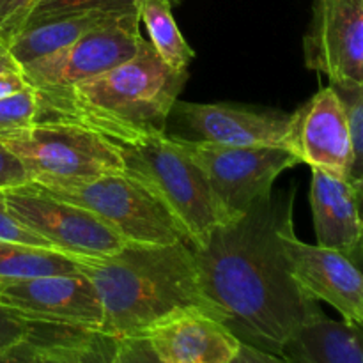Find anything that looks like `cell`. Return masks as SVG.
Returning <instances> with one entry per match:
<instances>
[{"label": "cell", "instance_id": "1", "mask_svg": "<svg viewBox=\"0 0 363 363\" xmlns=\"http://www.w3.org/2000/svg\"><path fill=\"white\" fill-rule=\"evenodd\" d=\"M294 201L296 186L272 194L190 247L202 293L220 321L243 344L273 354L325 314L293 279L284 250Z\"/></svg>", "mask_w": 363, "mask_h": 363}, {"label": "cell", "instance_id": "2", "mask_svg": "<svg viewBox=\"0 0 363 363\" xmlns=\"http://www.w3.org/2000/svg\"><path fill=\"white\" fill-rule=\"evenodd\" d=\"M98 291L103 307L99 332L113 339L140 337L167 315L202 308L218 318L202 293L186 241L174 245H126L106 257H77Z\"/></svg>", "mask_w": 363, "mask_h": 363}, {"label": "cell", "instance_id": "3", "mask_svg": "<svg viewBox=\"0 0 363 363\" xmlns=\"http://www.w3.org/2000/svg\"><path fill=\"white\" fill-rule=\"evenodd\" d=\"M188 71L167 66L151 43L126 62L60 92L38 94V119L66 121L105 138L167 133Z\"/></svg>", "mask_w": 363, "mask_h": 363}, {"label": "cell", "instance_id": "4", "mask_svg": "<svg viewBox=\"0 0 363 363\" xmlns=\"http://www.w3.org/2000/svg\"><path fill=\"white\" fill-rule=\"evenodd\" d=\"M106 140L116 145L124 170L162 199L183 227L190 247L201 245L216 227L230 222L181 137L147 133Z\"/></svg>", "mask_w": 363, "mask_h": 363}, {"label": "cell", "instance_id": "5", "mask_svg": "<svg viewBox=\"0 0 363 363\" xmlns=\"http://www.w3.org/2000/svg\"><path fill=\"white\" fill-rule=\"evenodd\" d=\"M30 183L87 209L128 245L188 243L183 227L162 199L144 181L126 170L87 179H35Z\"/></svg>", "mask_w": 363, "mask_h": 363}, {"label": "cell", "instance_id": "6", "mask_svg": "<svg viewBox=\"0 0 363 363\" xmlns=\"http://www.w3.org/2000/svg\"><path fill=\"white\" fill-rule=\"evenodd\" d=\"M35 179H87L123 172L116 145L103 135L66 121L35 119L28 126L0 135Z\"/></svg>", "mask_w": 363, "mask_h": 363}, {"label": "cell", "instance_id": "7", "mask_svg": "<svg viewBox=\"0 0 363 363\" xmlns=\"http://www.w3.org/2000/svg\"><path fill=\"white\" fill-rule=\"evenodd\" d=\"M183 144L230 220L268 199L277 177L300 163L287 147H238L186 138Z\"/></svg>", "mask_w": 363, "mask_h": 363}, {"label": "cell", "instance_id": "8", "mask_svg": "<svg viewBox=\"0 0 363 363\" xmlns=\"http://www.w3.org/2000/svg\"><path fill=\"white\" fill-rule=\"evenodd\" d=\"M4 197L11 215L25 229L71 259L106 257L128 245L87 209L55 197L34 183L9 188Z\"/></svg>", "mask_w": 363, "mask_h": 363}, {"label": "cell", "instance_id": "9", "mask_svg": "<svg viewBox=\"0 0 363 363\" xmlns=\"http://www.w3.org/2000/svg\"><path fill=\"white\" fill-rule=\"evenodd\" d=\"M145 45L140 18L123 14L92 28L57 53L23 66L21 73L39 94L60 92L126 62Z\"/></svg>", "mask_w": 363, "mask_h": 363}, {"label": "cell", "instance_id": "10", "mask_svg": "<svg viewBox=\"0 0 363 363\" xmlns=\"http://www.w3.org/2000/svg\"><path fill=\"white\" fill-rule=\"evenodd\" d=\"M0 303L27 325L99 332L103 307L98 291L84 273L48 275L0 282Z\"/></svg>", "mask_w": 363, "mask_h": 363}, {"label": "cell", "instance_id": "11", "mask_svg": "<svg viewBox=\"0 0 363 363\" xmlns=\"http://www.w3.org/2000/svg\"><path fill=\"white\" fill-rule=\"evenodd\" d=\"M303 53L330 85H363V0H315Z\"/></svg>", "mask_w": 363, "mask_h": 363}, {"label": "cell", "instance_id": "12", "mask_svg": "<svg viewBox=\"0 0 363 363\" xmlns=\"http://www.w3.org/2000/svg\"><path fill=\"white\" fill-rule=\"evenodd\" d=\"M286 147L311 169L350 179L353 165L346 108L333 85L321 87L291 113Z\"/></svg>", "mask_w": 363, "mask_h": 363}, {"label": "cell", "instance_id": "13", "mask_svg": "<svg viewBox=\"0 0 363 363\" xmlns=\"http://www.w3.org/2000/svg\"><path fill=\"white\" fill-rule=\"evenodd\" d=\"M284 250L293 279L312 300L335 308L344 321L363 328V269L347 255L321 245L303 243L291 227Z\"/></svg>", "mask_w": 363, "mask_h": 363}, {"label": "cell", "instance_id": "14", "mask_svg": "<svg viewBox=\"0 0 363 363\" xmlns=\"http://www.w3.org/2000/svg\"><path fill=\"white\" fill-rule=\"evenodd\" d=\"M172 113L197 135L195 140L238 147H286L291 124V113L227 103L177 101Z\"/></svg>", "mask_w": 363, "mask_h": 363}, {"label": "cell", "instance_id": "15", "mask_svg": "<svg viewBox=\"0 0 363 363\" xmlns=\"http://www.w3.org/2000/svg\"><path fill=\"white\" fill-rule=\"evenodd\" d=\"M140 337L165 363H233L241 340L202 308H184L145 330Z\"/></svg>", "mask_w": 363, "mask_h": 363}, {"label": "cell", "instance_id": "16", "mask_svg": "<svg viewBox=\"0 0 363 363\" xmlns=\"http://www.w3.org/2000/svg\"><path fill=\"white\" fill-rule=\"evenodd\" d=\"M311 208L318 245L351 257L363 241L360 191L353 181L312 169Z\"/></svg>", "mask_w": 363, "mask_h": 363}, {"label": "cell", "instance_id": "17", "mask_svg": "<svg viewBox=\"0 0 363 363\" xmlns=\"http://www.w3.org/2000/svg\"><path fill=\"white\" fill-rule=\"evenodd\" d=\"M286 363H363V328L319 315L287 340Z\"/></svg>", "mask_w": 363, "mask_h": 363}, {"label": "cell", "instance_id": "18", "mask_svg": "<svg viewBox=\"0 0 363 363\" xmlns=\"http://www.w3.org/2000/svg\"><path fill=\"white\" fill-rule=\"evenodd\" d=\"M117 16H123V14L77 13L25 25L7 43L6 48L11 53V57L16 60L18 66H28V64L35 62L43 57H48L59 50L66 48V46L73 45L77 39L87 34L89 30Z\"/></svg>", "mask_w": 363, "mask_h": 363}, {"label": "cell", "instance_id": "19", "mask_svg": "<svg viewBox=\"0 0 363 363\" xmlns=\"http://www.w3.org/2000/svg\"><path fill=\"white\" fill-rule=\"evenodd\" d=\"M27 339L41 363H112L116 339L101 332L28 325Z\"/></svg>", "mask_w": 363, "mask_h": 363}, {"label": "cell", "instance_id": "20", "mask_svg": "<svg viewBox=\"0 0 363 363\" xmlns=\"http://www.w3.org/2000/svg\"><path fill=\"white\" fill-rule=\"evenodd\" d=\"M172 0H140L138 18L147 28L151 46L160 59L176 71H188L195 52L181 34L172 16Z\"/></svg>", "mask_w": 363, "mask_h": 363}, {"label": "cell", "instance_id": "21", "mask_svg": "<svg viewBox=\"0 0 363 363\" xmlns=\"http://www.w3.org/2000/svg\"><path fill=\"white\" fill-rule=\"evenodd\" d=\"M77 272V262L59 250L0 241V282H18Z\"/></svg>", "mask_w": 363, "mask_h": 363}, {"label": "cell", "instance_id": "22", "mask_svg": "<svg viewBox=\"0 0 363 363\" xmlns=\"http://www.w3.org/2000/svg\"><path fill=\"white\" fill-rule=\"evenodd\" d=\"M172 2L179 4V0H172ZM138 6H140V0H39L25 25L77 13L135 14L138 16Z\"/></svg>", "mask_w": 363, "mask_h": 363}, {"label": "cell", "instance_id": "23", "mask_svg": "<svg viewBox=\"0 0 363 363\" xmlns=\"http://www.w3.org/2000/svg\"><path fill=\"white\" fill-rule=\"evenodd\" d=\"M335 91L339 92L344 108H346L351 145H353V165H351L350 181L360 184L363 181V85L360 87H335Z\"/></svg>", "mask_w": 363, "mask_h": 363}, {"label": "cell", "instance_id": "24", "mask_svg": "<svg viewBox=\"0 0 363 363\" xmlns=\"http://www.w3.org/2000/svg\"><path fill=\"white\" fill-rule=\"evenodd\" d=\"M38 94L32 87L6 99H0V135L28 126L38 119Z\"/></svg>", "mask_w": 363, "mask_h": 363}, {"label": "cell", "instance_id": "25", "mask_svg": "<svg viewBox=\"0 0 363 363\" xmlns=\"http://www.w3.org/2000/svg\"><path fill=\"white\" fill-rule=\"evenodd\" d=\"M39 0H0V43H7L23 28Z\"/></svg>", "mask_w": 363, "mask_h": 363}, {"label": "cell", "instance_id": "26", "mask_svg": "<svg viewBox=\"0 0 363 363\" xmlns=\"http://www.w3.org/2000/svg\"><path fill=\"white\" fill-rule=\"evenodd\" d=\"M0 241H9V243H21V245H32V247H45L53 248L41 240L39 236L32 234L30 230L25 229L13 215H11L9 208L6 204V197L4 191H0ZM55 250V248H53Z\"/></svg>", "mask_w": 363, "mask_h": 363}, {"label": "cell", "instance_id": "27", "mask_svg": "<svg viewBox=\"0 0 363 363\" xmlns=\"http://www.w3.org/2000/svg\"><path fill=\"white\" fill-rule=\"evenodd\" d=\"M112 363H165L156 357L144 337L116 339Z\"/></svg>", "mask_w": 363, "mask_h": 363}, {"label": "cell", "instance_id": "28", "mask_svg": "<svg viewBox=\"0 0 363 363\" xmlns=\"http://www.w3.org/2000/svg\"><path fill=\"white\" fill-rule=\"evenodd\" d=\"M32 177L16 155L0 142V191L30 183Z\"/></svg>", "mask_w": 363, "mask_h": 363}, {"label": "cell", "instance_id": "29", "mask_svg": "<svg viewBox=\"0 0 363 363\" xmlns=\"http://www.w3.org/2000/svg\"><path fill=\"white\" fill-rule=\"evenodd\" d=\"M28 325L14 318L13 314L6 311L0 303V350L14 346L27 339Z\"/></svg>", "mask_w": 363, "mask_h": 363}, {"label": "cell", "instance_id": "30", "mask_svg": "<svg viewBox=\"0 0 363 363\" xmlns=\"http://www.w3.org/2000/svg\"><path fill=\"white\" fill-rule=\"evenodd\" d=\"M0 363H41L30 340L25 339L14 346L0 350Z\"/></svg>", "mask_w": 363, "mask_h": 363}, {"label": "cell", "instance_id": "31", "mask_svg": "<svg viewBox=\"0 0 363 363\" xmlns=\"http://www.w3.org/2000/svg\"><path fill=\"white\" fill-rule=\"evenodd\" d=\"M25 89H30V85L25 80L21 69L0 73V99H6L9 96L18 94V92L25 91Z\"/></svg>", "mask_w": 363, "mask_h": 363}, {"label": "cell", "instance_id": "32", "mask_svg": "<svg viewBox=\"0 0 363 363\" xmlns=\"http://www.w3.org/2000/svg\"><path fill=\"white\" fill-rule=\"evenodd\" d=\"M233 363H286L279 354L268 353V351L257 350L248 344H241V350Z\"/></svg>", "mask_w": 363, "mask_h": 363}, {"label": "cell", "instance_id": "33", "mask_svg": "<svg viewBox=\"0 0 363 363\" xmlns=\"http://www.w3.org/2000/svg\"><path fill=\"white\" fill-rule=\"evenodd\" d=\"M21 69L16 64V60L11 57V53L7 52V48L4 45H0V73H7V71H18Z\"/></svg>", "mask_w": 363, "mask_h": 363}, {"label": "cell", "instance_id": "34", "mask_svg": "<svg viewBox=\"0 0 363 363\" xmlns=\"http://www.w3.org/2000/svg\"><path fill=\"white\" fill-rule=\"evenodd\" d=\"M350 259L354 262V264H358V266H360V268L363 269V241H362L360 247H358V250L354 252V254L351 255Z\"/></svg>", "mask_w": 363, "mask_h": 363}, {"label": "cell", "instance_id": "35", "mask_svg": "<svg viewBox=\"0 0 363 363\" xmlns=\"http://www.w3.org/2000/svg\"><path fill=\"white\" fill-rule=\"evenodd\" d=\"M357 186H358V191H360V194H363V181H362L360 184H357Z\"/></svg>", "mask_w": 363, "mask_h": 363}, {"label": "cell", "instance_id": "36", "mask_svg": "<svg viewBox=\"0 0 363 363\" xmlns=\"http://www.w3.org/2000/svg\"><path fill=\"white\" fill-rule=\"evenodd\" d=\"M360 202H362V213H363V194H360Z\"/></svg>", "mask_w": 363, "mask_h": 363}, {"label": "cell", "instance_id": "37", "mask_svg": "<svg viewBox=\"0 0 363 363\" xmlns=\"http://www.w3.org/2000/svg\"><path fill=\"white\" fill-rule=\"evenodd\" d=\"M0 45H2V43H0Z\"/></svg>", "mask_w": 363, "mask_h": 363}]
</instances>
